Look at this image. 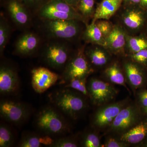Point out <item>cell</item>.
<instances>
[{
    "instance_id": "6",
    "label": "cell",
    "mask_w": 147,
    "mask_h": 147,
    "mask_svg": "<svg viewBox=\"0 0 147 147\" xmlns=\"http://www.w3.org/2000/svg\"><path fill=\"white\" fill-rule=\"evenodd\" d=\"M141 117L139 108L135 105L123 108L109 126L110 132L122 134L138 124Z\"/></svg>"
},
{
    "instance_id": "5",
    "label": "cell",
    "mask_w": 147,
    "mask_h": 147,
    "mask_svg": "<svg viewBox=\"0 0 147 147\" xmlns=\"http://www.w3.org/2000/svg\"><path fill=\"white\" fill-rule=\"evenodd\" d=\"M90 98L94 105L100 106L110 102L118 92L109 83L96 78H92L87 85Z\"/></svg>"
},
{
    "instance_id": "24",
    "label": "cell",
    "mask_w": 147,
    "mask_h": 147,
    "mask_svg": "<svg viewBox=\"0 0 147 147\" xmlns=\"http://www.w3.org/2000/svg\"><path fill=\"white\" fill-rule=\"evenodd\" d=\"M15 142L14 132L10 127L3 123L0 125V147L13 146Z\"/></svg>"
},
{
    "instance_id": "1",
    "label": "cell",
    "mask_w": 147,
    "mask_h": 147,
    "mask_svg": "<svg viewBox=\"0 0 147 147\" xmlns=\"http://www.w3.org/2000/svg\"><path fill=\"white\" fill-rule=\"evenodd\" d=\"M85 97L77 91L66 88L55 91L49 96L54 106L74 120L78 119L87 108Z\"/></svg>"
},
{
    "instance_id": "33",
    "label": "cell",
    "mask_w": 147,
    "mask_h": 147,
    "mask_svg": "<svg viewBox=\"0 0 147 147\" xmlns=\"http://www.w3.org/2000/svg\"><path fill=\"white\" fill-rule=\"evenodd\" d=\"M129 144L123 142L120 139L114 138H109L106 140L103 147H126L128 146Z\"/></svg>"
},
{
    "instance_id": "11",
    "label": "cell",
    "mask_w": 147,
    "mask_h": 147,
    "mask_svg": "<svg viewBox=\"0 0 147 147\" xmlns=\"http://www.w3.org/2000/svg\"><path fill=\"white\" fill-rule=\"evenodd\" d=\"M20 87V81L17 72L6 66H1L0 68V92L8 95L14 94Z\"/></svg>"
},
{
    "instance_id": "12",
    "label": "cell",
    "mask_w": 147,
    "mask_h": 147,
    "mask_svg": "<svg viewBox=\"0 0 147 147\" xmlns=\"http://www.w3.org/2000/svg\"><path fill=\"white\" fill-rule=\"evenodd\" d=\"M68 53L65 47L59 45H51L47 48L45 58L50 66L55 68L65 65L68 59Z\"/></svg>"
},
{
    "instance_id": "8",
    "label": "cell",
    "mask_w": 147,
    "mask_h": 147,
    "mask_svg": "<svg viewBox=\"0 0 147 147\" xmlns=\"http://www.w3.org/2000/svg\"><path fill=\"white\" fill-rule=\"evenodd\" d=\"M127 102L126 99L101 107L94 116L92 119L93 126L98 129H103L110 126L121 110L126 107Z\"/></svg>"
},
{
    "instance_id": "31",
    "label": "cell",
    "mask_w": 147,
    "mask_h": 147,
    "mask_svg": "<svg viewBox=\"0 0 147 147\" xmlns=\"http://www.w3.org/2000/svg\"><path fill=\"white\" fill-rule=\"evenodd\" d=\"M131 58L134 62L143 66H147V49L133 53Z\"/></svg>"
},
{
    "instance_id": "3",
    "label": "cell",
    "mask_w": 147,
    "mask_h": 147,
    "mask_svg": "<svg viewBox=\"0 0 147 147\" xmlns=\"http://www.w3.org/2000/svg\"><path fill=\"white\" fill-rule=\"evenodd\" d=\"M40 15L50 20H78L82 17L73 6L64 0H51L41 9Z\"/></svg>"
},
{
    "instance_id": "9",
    "label": "cell",
    "mask_w": 147,
    "mask_h": 147,
    "mask_svg": "<svg viewBox=\"0 0 147 147\" xmlns=\"http://www.w3.org/2000/svg\"><path fill=\"white\" fill-rule=\"evenodd\" d=\"M60 77L48 69L39 67L32 71V85L35 91L42 94L56 84Z\"/></svg>"
},
{
    "instance_id": "13",
    "label": "cell",
    "mask_w": 147,
    "mask_h": 147,
    "mask_svg": "<svg viewBox=\"0 0 147 147\" xmlns=\"http://www.w3.org/2000/svg\"><path fill=\"white\" fill-rule=\"evenodd\" d=\"M124 69L127 81L133 88H141L144 86L146 76L142 69L135 62H126Z\"/></svg>"
},
{
    "instance_id": "19",
    "label": "cell",
    "mask_w": 147,
    "mask_h": 147,
    "mask_svg": "<svg viewBox=\"0 0 147 147\" xmlns=\"http://www.w3.org/2000/svg\"><path fill=\"white\" fill-rule=\"evenodd\" d=\"M124 24L129 28L138 30L144 25L145 17L142 11L131 9L127 11L123 16Z\"/></svg>"
},
{
    "instance_id": "30",
    "label": "cell",
    "mask_w": 147,
    "mask_h": 147,
    "mask_svg": "<svg viewBox=\"0 0 147 147\" xmlns=\"http://www.w3.org/2000/svg\"><path fill=\"white\" fill-rule=\"evenodd\" d=\"M78 6L79 10L84 16H90L93 13L94 0H80Z\"/></svg>"
},
{
    "instance_id": "38",
    "label": "cell",
    "mask_w": 147,
    "mask_h": 147,
    "mask_svg": "<svg viewBox=\"0 0 147 147\" xmlns=\"http://www.w3.org/2000/svg\"><path fill=\"white\" fill-rule=\"evenodd\" d=\"M24 1H26V2L28 3L32 4L37 2L40 0H24Z\"/></svg>"
},
{
    "instance_id": "4",
    "label": "cell",
    "mask_w": 147,
    "mask_h": 147,
    "mask_svg": "<svg viewBox=\"0 0 147 147\" xmlns=\"http://www.w3.org/2000/svg\"><path fill=\"white\" fill-rule=\"evenodd\" d=\"M31 112V108L23 102L7 99L1 100L0 102L1 117L15 125L25 123Z\"/></svg>"
},
{
    "instance_id": "29",
    "label": "cell",
    "mask_w": 147,
    "mask_h": 147,
    "mask_svg": "<svg viewBox=\"0 0 147 147\" xmlns=\"http://www.w3.org/2000/svg\"><path fill=\"white\" fill-rule=\"evenodd\" d=\"M9 32L8 25L3 19H1L0 23V51L1 53L3 51L7 43Z\"/></svg>"
},
{
    "instance_id": "18",
    "label": "cell",
    "mask_w": 147,
    "mask_h": 147,
    "mask_svg": "<svg viewBox=\"0 0 147 147\" xmlns=\"http://www.w3.org/2000/svg\"><path fill=\"white\" fill-rule=\"evenodd\" d=\"M37 37L31 33L23 35L16 43V51L18 54L28 55L34 52L38 45Z\"/></svg>"
},
{
    "instance_id": "36",
    "label": "cell",
    "mask_w": 147,
    "mask_h": 147,
    "mask_svg": "<svg viewBox=\"0 0 147 147\" xmlns=\"http://www.w3.org/2000/svg\"><path fill=\"white\" fill-rule=\"evenodd\" d=\"M124 1L127 3L134 5H139L141 0H124Z\"/></svg>"
},
{
    "instance_id": "16",
    "label": "cell",
    "mask_w": 147,
    "mask_h": 147,
    "mask_svg": "<svg viewBox=\"0 0 147 147\" xmlns=\"http://www.w3.org/2000/svg\"><path fill=\"white\" fill-rule=\"evenodd\" d=\"M124 0H102L95 11L94 20L110 19L119 9Z\"/></svg>"
},
{
    "instance_id": "25",
    "label": "cell",
    "mask_w": 147,
    "mask_h": 147,
    "mask_svg": "<svg viewBox=\"0 0 147 147\" xmlns=\"http://www.w3.org/2000/svg\"><path fill=\"white\" fill-rule=\"evenodd\" d=\"M87 77L71 79L69 82L64 84L63 88L72 89L81 93L86 97H89L88 92L87 86Z\"/></svg>"
},
{
    "instance_id": "26",
    "label": "cell",
    "mask_w": 147,
    "mask_h": 147,
    "mask_svg": "<svg viewBox=\"0 0 147 147\" xmlns=\"http://www.w3.org/2000/svg\"><path fill=\"white\" fill-rule=\"evenodd\" d=\"M79 143L84 147H102L100 138L96 133L91 131H87L82 135Z\"/></svg>"
},
{
    "instance_id": "22",
    "label": "cell",
    "mask_w": 147,
    "mask_h": 147,
    "mask_svg": "<svg viewBox=\"0 0 147 147\" xmlns=\"http://www.w3.org/2000/svg\"><path fill=\"white\" fill-rule=\"evenodd\" d=\"M87 54L91 63L96 66L105 65L110 60V56L108 53L99 47L91 49Z\"/></svg>"
},
{
    "instance_id": "37",
    "label": "cell",
    "mask_w": 147,
    "mask_h": 147,
    "mask_svg": "<svg viewBox=\"0 0 147 147\" xmlns=\"http://www.w3.org/2000/svg\"><path fill=\"white\" fill-rule=\"evenodd\" d=\"M139 5L145 9H147V0H141Z\"/></svg>"
},
{
    "instance_id": "27",
    "label": "cell",
    "mask_w": 147,
    "mask_h": 147,
    "mask_svg": "<svg viewBox=\"0 0 147 147\" xmlns=\"http://www.w3.org/2000/svg\"><path fill=\"white\" fill-rule=\"evenodd\" d=\"M79 142L77 136H62L55 139L51 147H76L79 146Z\"/></svg>"
},
{
    "instance_id": "2",
    "label": "cell",
    "mask_w": 147,
    "mask_h": 147,
    "mask_svg": "<svg viewBox=\"0 0 147 147\" xmlns=\"http://www.w3.org/2000/svg\"><path fill=\"white\" fill-rule=\"evenodd\" d=\"M35 124L40 133L53 137H62L70 131V126L63 113L51 105L40 110Z\"/></svg>"
},
{
    "instance_id": "35",
    "label": "cell",
    "mask_w": 147,
    "mask_h": 147,
    "mask_svg": "<svg viewBox=\"0 0 147 147\" xmlns=\"http://www.w3.org/2000/svg\"><path fill=\"white\" fill-rule=\"evenodd\" d=\"M68 4L70 5L73 7L78 6L80 0H64Z\"/></svg>"
},
{
    "instance_id": "28",
    "label": "cell",
    "mask_w": 147,
    "mask_h": 147,
    "mask_svg": "<svg viewBox=\"0 0 147 147\" xmlns=\"http://www.w3.org/2000/svg\"><path fill=\"white\" fill-rule=\"evenodd\" d=\"M129 48L133 53L147 49V40L143 37H131L127 39Z\"/></svg>"
},
{
    "instance_id": "15",
    "label": "cell",
    "mask_w": 147,
    "mask_h": 147,
    "mask_svg": "<svg viewBox=\"0 0 147 147\" xmlns=\"http://www.w3.org/2000/svg\"><path fill=\"white\" fill-rule=\"evenodd\" d=\"M147 137V121L142 122L121 135L120 140L129 144H137Z\"/></svg>"
},
{
    "instance_id": "17",
    "label": "cell",
    "mask_w": 147,
    "mask_h": 147,
    "mask_svg": "<svg viewBox=\"0 0 147 147\" xmlns=\"http://www.w3.org/2000/svg\"><path fill=\"white\" fill-rule=\"evenodd\" d=\"M106 47L111 51L119 52L123 49L125 44V35L121 27H113L112 31L105 38Z\"/></svg>"
},
{
    "instance_id": "7",
    "label": "cell",
    "mask_w": 147,
    "mask_h": 147,
    "mask_svg": "<svg viewBox=\"0 0 147 147\" xmlns=\"http://www.w3.org/2000/svg\"><path fill=\"white\" fill-rule=\"evenodd\" d=\"M61 77V84H64L75 78L88 77L92 69L84 55L79 54L67 63Z\"/></svg>"
},
{
    "instance_id": "14",
    "label": "cell",
    "mask_w": 147,
    "mask_h": 147,
    "mask_svg": "<svg viewBox=\"0 0 147 147\" xmlns=\"http://www.w3.org/2000/svg\"><path fill=\"white\" fill-rule=\"evenodd\" d=\"M55 139L42 133L25 132L22 135L18 144L20 147H50Z\"/></svg>"
},
{
    "instance_id": "32",
    "label": "cell",
    "mask_w": 147,
    "mask_h": 147,
    "mask_svg": "<svg viewBox=\"0 0 147 147\" xmlns=\"http://www.w3.org/2000/svg\"><path fill=\"white\" fill-rule=\"evenodd\" d=\"M96 24L105 38L110 34L113 30L111 24L108 21H99Z\"/></svg>"
},
{
    "instance_id": "10",
    "label": "cell",
    "mask_w": 147,
    "mask_h": 147,
    "mask_svg": "<svg viewBox=\"0 0 147 147\" xmlns=\"http://www.w3.org/2000/svg\"><path fill=\"white\" fill-rule=\"evenodd\" d=\"M78 20H50L48 28L54 36L59 38H70L75 36L79 32Z\"/></svg>"
},
{
    "instance_id": "21",
    "label": "cell",
    "mask_w": 147,
    "mask_h": 147,
    "mask_svg": "<svg viewBox=\"0 0 147 147\" xmlns=\"http://www.w3.org/2000/svg\"><path fill=\"white\" fill-rule=\"evenodd\" d=\"M84 37L89 42L106 47L105 38L94 22L87 26L84 33Z\"/></svg>"
},
{
    "instance_id": "39",
    "label": "cell",
    "mask_w": 147,
    "mask_h": 147,
    "mask_svg": "<svg viewBox=\"0 0 147 147\" xmlns=\"http://www.w3.org/2000/svg\"><path fill=\"white\" fill-rule=\"evenodd\" d=\"M142 146H144V147H147V142H145L144 144L142 145Z\"/></svg>"
},
{
    "instance_id": "40",
    "label": "cell",
    "mask_w": 147,
    "mask_h": 147,
    "mask_svg": "<svg viewBox=\"0 0 147 147\" xmlns=\"http://www.w3.org/2000/svg\"><path fill=\"white\" fill-rule=\"evenodd\" d=\"M146 112L147 116V108H146Z\"/></svg>"
},
{
    "instance_id": "20",
    "label": "cell",
    "mask_w": 147,
    "mask_h": 147,
    "mask_svg": "<svg viewBox=\"0 0 147 147\" xmlns=\"http://www.w3.org/2000/svg\"><path fill=\"white\" fill-rule=\"evenodd\" d=\"M8 11L11 18L17 24L24 25L29 20V16L23 5L17 0H11L8 5Z\"/></svg>"
},
{
    "instance_id": "23",
    "label": "cell",
    "mask_w": 147,
    "mask_h": 147,
    "mask_svg": "<svg viewBox=\"0 0 147 147\" xmlns=\"http://www.w3.org/2000/svg\"><path fill=\"white\" fill-rule=\"evenodd\" d=\"M105 74L110 82L113 84L123 86L129 90L125 84L123 74L117 64H114L108 67L105 69Z\"/></svg>"
},
{
    "instance_id": "34",
    "label": "cell",
    "mask_w": 147,
    "mask_h": 147,
    "mask_svg": "<svg viewBox=\"0 0 147 147\" xmlns=\"http://www.w3.org/2000/svg\"><path fill=\"white\" fill-rule=\"evenodd\" d=\"M139 97L141 105L146 109L147 108V90L140 92Z\"/></svg>"
}]
</instances>
